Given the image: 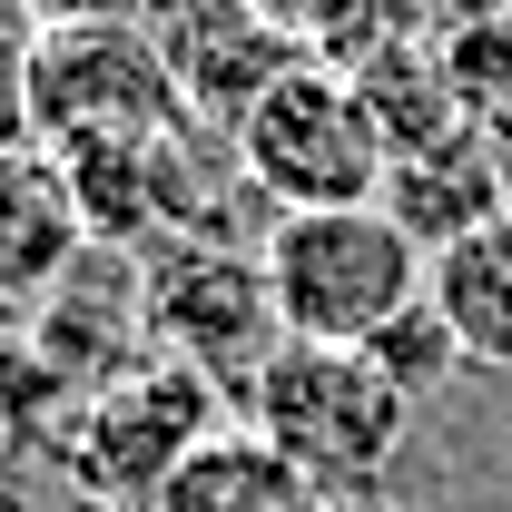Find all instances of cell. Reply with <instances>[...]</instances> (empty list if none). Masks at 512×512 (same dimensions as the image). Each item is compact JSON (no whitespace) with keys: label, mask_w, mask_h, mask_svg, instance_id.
<instances>
[{"label":"cell","mask_w":512,"mask_h":512,"mask_svg":"<svg viewBox=\"0 0 512 512\" xmlns=\"http://www.w3.org/2000/svg\"><path fill=\"white\" fill-rule=\"evenodd\" d=\"M89 256V217L50 148L0 158V306H50Z\"/></svg>","instance_id":"obj_7"},{"label":"cell","mask_w":512,"mask_h":512,"mask_svg":"<svg viewBox=\"0 0 512 512\" xmlns=\"http://www.w3.org/2000/svg\"><path fill=\"white\" fill-rule=\"evenodd\" d=\"M60 394H69V375L50 365V345L0 325V434H10V444L50 434V404H60Z\"/></svg>","instance_id":"obj_13"},{"label":"cell","mask_w":512,"mask_h":512,"mask_svg":"<svg viewBox=\"0 0 512 512\" xmlns=\"http://www.w3.org/2000/svg\"><path fill=\"white\" fill-rule=\"evenodd\" d=\"M0 512H30V503H20V493H0Z\"/></svg>","instance_id":"obj_17"},{"label":"cell","mask_w":512,"mask_h":512,"mask_svg":"<svg viewBox=\"0 0 512 512\" xmlns=\"http://www.w3.org/2000/svg\"><path fill=\"white\" fill-rule=\"evenodd\" d=\"M217 394H227V384H207L197 365H178V355L119 365V375L89 394L79 434H69V473L109 512H158V493L178 483V463L217 434Z\"/></svg>","instance_id":"obj_5"},{"label":"cell","mask_w":512,"mask_h":512,"mask_svg":"<svg viewBox=\"0 0 512 512\" xmlns=\"http://www.w3.org/2000/svg\"><path fill=\"white\" fill-rule=\"evenodd\" d=\"M434 306H444V325L463 335L473 365H503L512 375V217L434 247Z\"/></svg>","instance_id":"obj_10"},{"label":"cell","mask_w":512,"mask_h":512,"mask_svg":"<svg viewBox=\"0 0 512 512\" xmlns=\"http://www.w3.org/2000/svg\"><path fill=\"white\" fill-rule=\"evenodd\" d=\"M256 256H266L286 335H306V345H375L384 325L434 286V256H424V237L394 207H306V217H276Z\"/></svg>","instance_id":"obj_1"},{"label":"cell","mask_w":512,"mask_h":512,"mask_svg":"<svg viewBox=\"0 0 512 512\" xmlns=\"http://www.w3.org/2000/svg\"><path fill=\"white\" fill-rule=\"evenodd\" d=\"M138 335H148V355H178L207 384L247 394L276 365V345H286L266 256H247V247H168L158 276L138 286Z\"/></svg>","instance_id":"obj_6"},{"label":"cell","mask_w":512,"mask_h":512,"mask_svg":"<svg viewBox=\"0 0 512 512\" xmlns=\"http://www.w3.org/2000/svg\"><path fill=\"white\" fill-rule=\"evenodd\" d=\"M256 20H266V30H286L296 50L335 60V69H355L365 50H384L394 30H414V20H404V0H256Z\"/></svg>","instance_id":"obj_11"},{"label":"cell","mask_w":512,"mask_h":512,"mask_svg":"<svg viewBox=\"0 0 512 512\" xmlns=\"http://www.w3.org/2000/svg\"><path fill=\"white\" fill-rule=\"evenodd\" d=\"M158 512H335V493H316L266 434H207L178 463V483L158 493Z\"/></svg>","instance_id":"obj_9"},{"label":"cell","mask_w":512,"mask_h":512,"mask_svg":"<svg viewBox=\"0 0 512 512\" xmlns=\"http://www.w3.org/2000/svg\"><path fill=\"white\" fill-rule=\"evenodd\" d=\"M30 128L40 148H138L178 138L188 89L138 20H40L30 30Z\"/></svg>","instance_id":"obj_4"},{"label":"cell","mask_w":512,"mask_h":512,"mask_svg":"<svg viewBox=\"0 0 512 512\" xmlns=\"http://www.w3.org/2000/svg\"><path fill=\"white\" fill-rule=\"evenodd\" d=\"M10 148H40V128H30V40L0 30V158Z\"/></svg>","instance_id":"obj_14"},{"label":"cell","mask_w":512,"mask_h":512,"mask_svg":"<svg viewBox=\"0 0 512 512\" xmlns=\"http://www.w3.org/2000/svg\"><path fill=\"white\" fill-rule=\"evenodd\" d=\"M335 512H394V503H375V493H355V503H335Z\"/></svg>","instance_id":"obj_16"},{"label":"cell","mask_w":512,"mask_h":512,"mask_svg":"<svg viewBox=\"0 0 512 512\" xmlns=\"http://www.w3.org/2000/svg\"><path fill=\"white\" fill-rule=\"evenodd\" d=\"M237 168L266 188L276 217H306V207H384L394 138H384L365 79L306 50V60L256 99V119L237 128Z\"/></svg>","instance_id":"obj_3"},{"label":"cell","mask_w":512,"mask_h":512,"mask_svg":"<svg viewBox=\"0 0 512 512\" xmlns=\"http://www.w3.org/2000/svg\"><path fill=\"white\" fill-rule=\"evenodd\" d=\"M247 424L316 493L355 503L384 463H394V444L414 434V394L384 375L365 345H306V335H286L276 365L247 384Z\"/></svg>","instance_id":"obj_2"},{"label":"cell","mask_w":512,"mask_h":512,"mask_svg":"<svg viewBox=\"0 0 512 512\" xmlns=\"http://www.w3.org/2000/svg\"><path fill=\"white\" fill-rule=\"evenodd\" d=\"M384 207L424 237V256H434V247H453V237H473V227L512 217V178H503V158H493L483 128H453V138H434V148L394 158Z\"/></svg>","instance_id":"obj_8"},{"label":"cell","mask_w":512,"mask_h":512,"mask_svg":"<svg viewBox=\"0 0 512 512\" xmlns=\"http://www.w3.org/2000/svg\"><path fill=\"white\" fill-rule=\"evenodd\" d=\"M365 355H375V365H384L394 384H404L414 404H424V394H444V375H453V365H473V355H463V335L444 325V306H434V286H424V296H414L404 316L384 325Z\"/></svg>","instance_id":"obj_12"},{"label":"cell","mask_w":512,"mask_h":512,"mask_svg":"<svg viewBox=\"0 0 512 512\" xmlns=\"http://www.w3.org/2000/svg\"><path fill=\"white\" fill-rule=\"evenodd\" d=\"M512 0H404V20L424 30V40H453V30H473V20H493Z\"/></svg>","instance_id":"obj_15"}]
</instances>
